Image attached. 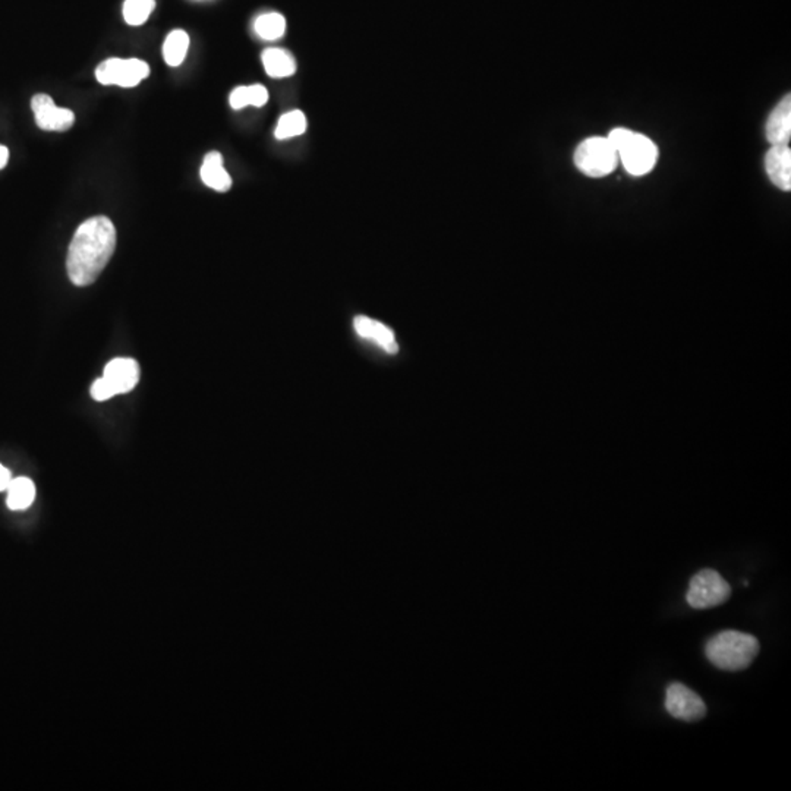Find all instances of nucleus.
Here are the masks:
<instances>
[{"label":"nucleus","mask_w":791,"mask_h":791,"mask_svg":"<svg viewBox=\"0 0 791 791\" xmlns=\"http://www.w3.org/2000/svg\"><path fill=\"white\" fill-rule=\"evenodd\" d=\"M199 173L203 182L215 191L226 192L231 188V175L224 169L223 156L219 151H211L204 157Z\"/></svg>","instance_id":"13"},{"label":"nucleus","mask_w":791,"mask_h":791,"mask_svg":"<svg viewBox=\"0 0 791 791\" xmlns=\"http://www.w3.org/2000/svg\"><path fill=\"white\" fill-rule=\"evenodd\" d=\"M13 479L11 472H9L4 465H0V492H6L9 484L13 483Z\"/></svg>","instance_id":"22"},{"label":"nucleus","mask_w":791,"mask_h":791,"mask_svg":"<svg viewBox=\"0 0 791 791\" xmlns=\"http://www.w3.org/2000/svg\"><path fill=\"white\" fill-rule=\"evenodd\" d=\"M305 130H307L305 114L300 110H293L279 119L274 135L277 139H293V137L304 134Z\"/></svg>","instance_id":"19"},{"label":"nucleus","mask_w":791,"mask_h":791,"mask_svg":"<svg viewBox=\"0 0 791 791\" xmlns=\"http://www.w3.org/2000/svg\"><path fill=\"white\" fill-rule=\"evenodd\" d=\"M188 47H189V36L183 29L172 31L163 45V56L167 65H181L187 57Z\"/></svg>","instance_id":"16"},{"label":"nucleus","mask_w":791,"mask_h":791,"mask_svg":"<svg viewBox=\"0 0 791 791\" xmlns=\"http://www.w3.org/2000/svg\"><path fill=\"white\" fill-rule=\"evenodd\" d=\"M155 8L156 0H125L123 18L130 25H142Z\"/></svg>","instance_id":"20"},{"label":"nucleus","mask_w":791,"mask_h":791,"mask_svg":"<svg viewBox=\"0 0 791 791\" xmlns=\"http://www.w3.org/2000/svg\"><path fill=\"white\" fill-rule=\"evenodd\" d=\"M618 163V155L609 137L585 139L575 153V164L589 178H604L613 173Z\"/></svg>","instance_id":"4"},{"label":"nucleus","mask_w":791,"mask_h":791,"mask_svg":"<svg viewBox=\"0 0 791 791\" xmlns=\"http://www.w3.org/2000/svg\"><path fill=\"white\" fill-rule=\"evenodd\" d=\"M767 139L771 146H788L791 139V97L787 94L768 118Z\"/></svg>","instance_id":"12"},{"label":"nucleus","mask_w":791,"mask_h":791,"mask_svg":"<svg viewBox=\"0 0 791 791\" xmlns=\"http://www.w3.org/2000/svg\"><path fill=\"white\" fill-rule=\"evenodd\" d=\"M34 118L40 130H68L75 122L72 110L62 109L47 94H37L31 100Z\"/></svg>","instance_id":"8"},{"label":"nucleus","mask_w":791,"mask_h":791,"mask_svg":"<svg viewBox=\"0 0 791 791\" xmlns=\"http://www.w3.org/2000/svg\"><path fill=\"white\" fill-rule=\"evenodd\" d=\"M268 102L267 88L260 84L256 86L238 87L231 94V105L233 109H244L247 105L261 107Z\"/></svg>","instance_id":"17"},{"label":"nucleus","mask_w":791,"mask_h":791,"mask_svg":"<svg viewBox=\"0 0 791 791\" xmlns=\"http://www.w3.org/2000/svg\"><path fill=\"white\" fill-rule=\"evenodd\" d=\"M116 248V229L112 220L96 215L77 229L68 251V276L75 286L97 281Z\"/></svg>","instance_id":"1"},{"label":"nucleus","mask_w":791,"mask_h":791,"mask_svg":"<svg viewBox=\"0 0 791 791\" xmlns=\"http://www.w3.org/2000/svg\"><path fill=\"white\" fill-rule=\"evenodd\" d=\"M666 710L674 719L696 722L706 715V705L696 692L682 683H671L667 687Z\"/></svg>","instance_id":"7"},{"label":"nucleus","mask_w":791,"mask_h":791,"mask_svg":"<svg viewBox=\"0 0 791 791\" xmlns=\"http://www.w3.org/2000/svg\"><path fill=\"white\" fill-rule=\"evenodd\" d=\"M759 641L749 633L724 630L706 642V658L722 671H742L755 661Z\"/></svg>","instance_id":"2"},{"label":"nucleus","mask_w":791,"mask_h":791,"mask_svg":"<svg viewBox=\"0 0 791 791\" xmlns=\"http://www.w3.org/2000/svg\"><path fill=\"white\" fill-rule=\"evenodd\" d=\"M768 178L781 191H791V150L788 146H772L765 157Z\"/></svg>","instance_id":"11"},{"label":"nucleus","mask_w":791,"mask_h":791,"mask_svg":"<svg viewBox=\"0 0 791 791\" xmlns=\"http://www.w3.org/2000/svg\"><path fill=\"white\" fill-rule=\"evenodd\" d=\"M9 150L6 147L0 144V169H4L8 164Z\"/></svg>","instance_id":"23"},{"label":"nucleus","mask_w":791,"mask_h":791,"mask_svg":"<svg viewBox=\"0 0 791 791\" xmlns=\"http://www.w3.org/2000/svg\"><path fill=\"white\" fill-rule=\"evenodd\" d=\"M116 394H114V389L110 387L109 383L105 382V378H97L96 382H94L93 386H91V398L94 400H97V402H105V400H109V399L114 398Z\"/></svg>","instance_id":"21"},{"label":"nucleus","mask_w":791,"mask_h":791,"mask_svg":"<svg viewBox=\"0 0 791 791\" xmlns=\"http://www.w3.org/2000/svg\"><path fill=\"white\" fill-rule=\"evenodd\" d=\"M150 75V66L139 59H107L97 66L96 78L103 86H119L123 88L139 86Z\"/></svg>","instance_id":"6"},{"label":"nucleus","mask_w":791,"mask_h":791,"mask_svg":"<svg viewBox=\"0 0 791 791\" xmlns=\"http://www.w3.org/2000/svg\"><path fill=\"white\" fill-rule=\"evenodd\" d=\"M353 329L357 332L358 336L373 341L384 352L390 353V355L399 352V345L393 330L389 329L380 321L373 320L369 316H359L353 320Z\"/></svg>","instance_id":"10"},{"label":"nucleus","mask_w":791,"mask_h":791,"mask_svg":"<svg viewBox=\"0 0 791 791\" xmlns=\"http://www.w3.org/2000/svg\"><path fill=\"white\" fill-rule=\"evenodd\" d=\"M6 504L11 510H25L36 499V485L29 478H15L9 484Z\"/></svg>","instance_id":"15"},{"label":"nucleus","mask_w":791,"mask_h":791,"mask_svg":"<svg viewBox=\"0 0 791 791\" xmlns=\"http://www.w3.org/2000/svg\"><path fill=\"white\" fill-rule=\"evenodd\" d=\"M609 139L617 150L618 160L630 175H646L657 164L658 147L645 135L617 128L610 132Z\"/></svg>","instance_id":"3"},{"label":"nucleus","mask_w":791,"mask_h":791,"mask_svg":"<svg viewBox=\"0 0 791 791\" xmlns=\"http://www.w3.org/2000/svg\"><path fill=\"white\" fill-rule=\"evenodd\" d=\"M263 65L272 78L290 77L297 71V62L283 49H267L263 53Z\"/></svg>","instance_id":"14"},{"label":"nucleus","mask_w":791,"mask_h":791,"mask_svg":"<svg viewBox=\"0 0 791 791\" xmlns=\"http://www.w3.org/2000/svg\"><path fill=\"white\" fill-rule=\"evenodd\" d=\"M139 375L141 371L139 362L132 358H116L105 366L103 378L109 383L114 394L118 396L132 391L139 384Z\"/></svg>","instance_id":"9"},{"label":"nucleus","mask_w":791,"mask_h":791,"mask_svg":"<svg viewBox=\"0 0 791 791\" xmlns=\"http://www.w3.org/2000/svg\"><path fill=\"white\" fill-rule=\"evenodd\" d=\"M254 29H256L257 36L263 38V40H277L286 31V20H284L283 15H281V13H264V15L257 18Z\"/></svg>","instance_id":"18"},{"label":"nucleus","mask_w":791,"mask_h":791,"mask_svg":"<svg viewBox=\"0 0 791 791\" xmlns=\"http://www.w3.org/2000/svg\"><path fill=\"white\" fill-rule=\"evenodd\" d=\"M730 595L731 588L727 580L719 572L703 568L690 579L686 600L692 609L706 610L724 604Z\"/></svg>","instance_id":"5"}]
</instances>
